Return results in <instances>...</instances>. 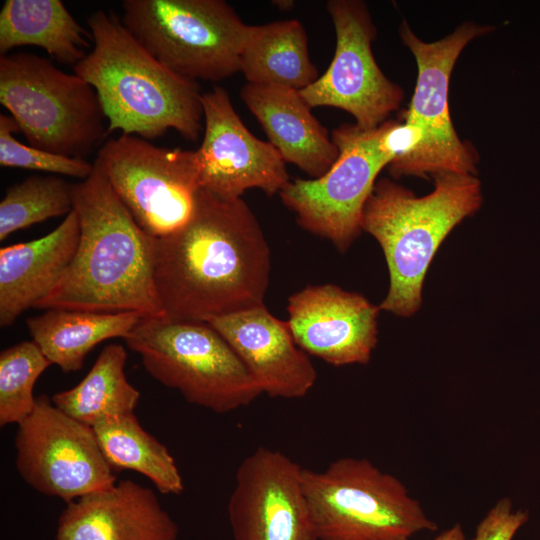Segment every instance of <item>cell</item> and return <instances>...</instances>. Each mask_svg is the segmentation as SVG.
I'll use <instances>...</instances> for the list:
<instances>
[{"mask_svg":"<svg viewBox=\"0 0 540 540\" xmlns=\"http://www.w3.org/2000/svg\"><path fill=\"white\" fill-rule=\"evenodd\" d=\"M121 21L168 69L196 81L240 72L248 26L223 0H124Z\"/></svg>","mask_w":540,"mask_h":540,"instance_id":"9","label":"cell"},{"mask_svg":"<svg viewBox=\"0 0 540 540\" xmlns=\"http://www.w3.org/2000/svg\"><path fill=\"white\" fill-rule=\"evenodd\" d=\"M126 359L121 344L105 346L86 376L76 386L55 393L51 402L91 427L107 417L134 412L140 392L125 375Z\"/></svg>","mask_w":540,"mask_h":540,"instance_id":"24","label":"cell"},{"mask_svg":"<svg viewBox=\"0 0 540 540\" xmlns=\"http://www.w3.org/2000/svg\"><path fill=\"white\" fill-rule=\"evenodd\" d=\"M272 3H274V5L277 6L281 10H288L294 5V1H291V0H278V1H273Z\"/></svg>","mask_w":540,"mask_h":540,"instance_id":"31","label":"cell"},{"mask_svg":"<svg viewBox=\"0 0 540 540\" xmlns=\"http://www.w3.org/2000/svg\"><path fill=\"white\" fill-rule=\"evenodd\" d=\"M207 323L231 346L264 394L298 399L314 386L317 372L307 353L296 344L287 321L264 304Z\"/></svg>","mask_w":540,"mask_h":540,"instance_id":"17","label":"cell"},{"mask_svg":"<svg viewBox=\"0 0 540 540\" xmlns=\"http://www.w3.org/2000/svg\"><path fill=\"white\" fill-rule=\"evenodd\" d=\"M19 132L11 115H0V165L56 173L81 180L88 178L94 164L84 158L67 157L19 142L13 134Z\"/></svg>","mask_w":540,"mask_h":540,"instance_id":"28","label":"cell"},{"mask_svg":"<svg viewBox=\"0 0 540 540\" xmlns=\"http://www.w3.org/2000/svg\"><path fill=\"white\" fill-rule=\"evenodd\" d=\"M529 514L514 509L510 498L499 499L478 523L471 540H512Z\"/></svg>","mask_w":540,"mask_h":540,"instance_id":"29","label":"cell"},{"mask_svg":"<svg viewBox=\"0 0 540 540\" xmlns=\"http://www.w3.org/2000/svg\"><path fill=\"white\" fill-rule=\"evenodd\" d=\"M89 34L61 0H6L0 11V54L37 46L51 58L76 65L90 48Z\"/></svg>","mask_w":540,"mask_h":540,"instance_id":"22","label":"cell"},{"mask_svg":"<svg viewBox=\"0 0 540 540\" xmlns=\"http://www.w3.org/2000/svg\"><path fill=\"white\" fill-rule=\"evenodd\" d=\"M93 164L91 175L74 188L80 224L75 255L34 308L165 316L154 283L156 238L138 225Z\"/></svg>","mask_w":540,"mask_h":540,"instance_id":"2","label":"cell"},{"mask_svg":"<svg viewBox=\"0 0 540 540\" xmlns=\"http://www.w3.org/2000/svg\"><path fill=\"white\" fill-rule=\"evenodd\" d=\"M432 540H466L464 529L460 523H455L445 529Z\"/></svg>","mask_w":540,"mask_h":540,"instance_id":"30","label":"cell"},{"mask_svg":"<svg viewBox=\"0 0 540 540\" xmlns=\"http://www.w3.org/2000/svg\"><path fill=\"white\" fill-rule=\"evenodd\" d=\"M483 201L476 175L441 173L434 190L422 197L382 178L362 213V230L380 244L389 271V290L379 308L410 317L422 304L424 279L448 234Z\"/></svg>","mask_w":540,"mask_h":540,"instance_id":"4","label":"cell"},{"mask_svg":"<svg viewBox=\"0 0 540 540\" xmlns=\"http://www.w3.org/2000/svg\"><path fill=\"white\" fill-rule=\"evenodd\" d=\"M95 162L134 220L153 238L177 231L192 216L200 189L195 150L160 147L122 134L101 146Z\"/></svg>","mask_w":540,"mask_h":540,"instance_id":"11","label":"cell"},{"mask_svg":"<svg viewBox=\"0 0 540 540\" xmlns=\"http://www.w3.org/2000/svg\"><path fill=\"white\" fill-rule=\"evenodd\" d=\"M240 72L247 83L278 85L298 91L319 78L310 59L307 33L297 19L249 25Z\"/></svg>","mask_w":540,"mask_h":540,"instance_id":"23","label":"cell"},{"mask_svg":"<svg viewBox=\"0 0 540 540\" xmlns=\"http://www.w3.org/2000/svg\"><path fill=\"white\" fill-rule=\"evenodd\" d=\"M52 363L34 341H23L0 353V425L19 424L33 411L34 385Z\"/></svg>","mask_w":540,"mask_h":540,"instance_id":"27","label":"cell"},{"mask_svg":"<svg viewBox=\"0 0 540 540\" xmlns=\"http://www.w3.org/2000/svg\"><path fill=\"white\" fill-rule=\"evenodd\" d=\"M87 24L93 47L73 71L95 89L107 134L120 130L152 140L173 129L195 142L204 128L198 82L159 62L114 13L98 10Z\"/></svg>","mask_w":540,"mask_h":540,"instance_id":"3","label":"cell"},{"mask_svg":"<svg viewBox=\"0 0 540 540\" xmlns=\"http://www.w3.org/2000/svg\"><path fill=\"white\" fill-rule=\"evenodd\" d=\"M204 136L195 150L199 187L224 199L258 188L271 196L290 181L286 162L269 142L254 136L221 86L202 94Z\"/></svg>","mask_w":540,"mask_h":540,"instance_id":"14","label":"cell"},{"mask_svg":"<svg viewBox=\"0 0 540 540\" xmlns=\"http://www.w3.org/2000/svg\"><path fill=\"white\" fill-rule=\"evenodd\" d=\"M326 8L336 33L334 57L326 72L300 93L312 108L342 109L360 128H377L400 107L404 91L385 76L373 56L377 32L367 4L330 0Z\"/></svg>","mask_w":540,"mask_h":540,"instance_id":"13","label":"cell"},{"mask_svg":"<svg viewBox=\"0 0 540 540\" xmlns=\"http://www.w3.org/2000/svg\"><path fill=\"white\" fill-rule=\"evenodd\" d=\"M178 526L150 488L126 479L67 503L57 540H176Z\"/></svg>","mask_w":540,"mask_h":540,"instance_id":"18","label":"cell"},{"mask_svg":"<svg viewBox=\"0 0 540 540\" xmlns=\"http://www.w3.org/2000/svg\"><path fill=\"white\" fill-rule=\"evenodd\" d=\"M144 317L139 312L100 313L47 309L26 320L38 347L63 372L79 371L88 353L107 339L125 338Z\"/></svg>","mask_w":540,"mask_h":540,"instance_id":"21","label":"cell"},{"mask_svg":"<svg viewBox=\"0 0 540 540\" xmlns=\"http://www.w3.org/2000/svg\"><path fill=\"white\" fill-rule=\"evenodd\" d=\"M331 139L339 150L331 168L319 178L290 180L279 195L303 229L344 253L363 231L364 205L378 174L411 153L421 133L404 122L387 120L369 130L343 123Z\"/></svg>","mask_w":540,"mask_h":540,"instance_id":"5","label":"cell"},{"mask_svg":"<svg viewBox=\"0 0 540 540\" xmlns=\"http://www.w3.org/2000/svg\"><path fill=\"white\" fill-rule=\"evenodd\" d=\"M0 103L30 146L54 154L83 158L107 134L95 89L36 54L0 56Z\"/></svg>","mask_w":540,"mask_h":540,"instance_id":"8","label":"cell"},{"mask_svg":"<svg viewBox=\"0 0 540 540\" xmlns=\"http://www.w3.org/2000/svg\"><path fill=\"white\" fill-rule=\"evenodd\" d=\"M269 245L242 198L200 188L187 223L156 239L154 283L166 318L208 322L264 304Z\"/></svg>","mask_w":540,"mask_h":540,"instance_id":"1","label":"cell"},{"mask_svg":"<svg viewBox=\"0 0 540 540\" xmlns=\"http://www.w3.org/2000/svg\"><path fill=\"white\" fill-rule=\"evenodd\" d=\"M301 482L317 540H411L438 529L399 478L366 458L302 468Z\"/></svg>","mask_w":540,"mask_h":540,"instance_id":"6","label":"cell"},{"mask_svg":"<svg viewBox=\"0 0 540 540\" xmlns=\"http://www.w3.org/2000/svg\"><path fill=\"white\" fill-rule=\"evenodd\" d=\"M240 96L285 162L313 179L331 168L339 155L338 147L300 91L246 83Z\"/></svg>","mask_w":540,"mask_h":540,"instance_id":"19","label":"cell"},{"mask_svg":"<svg viewBox=\"0 0 540 540\" xmlns=\"http://www.w3.org/2000/svg\"><path fill=\"white\" fill-rule=\"evenodd\" d=\"M493 30V26L465 22L442 39L425 42L407 21H402L400 38L413 54L418 70L403 122L420 131L421 141L410 154L388 165L393 178L476 174L478 154L472 144L458 137L450 118L449 83L456 61L467 44Z\"/></svg>","mask_w":540,"mask_h":540,"instance_id":"10","label":"cell"},{"mask_svg":"<svg viewBox=\"0 0 540 540\" xmlns=\"http://www.w3.org/2000/svg\"><path fill=\"white\" fill-rule=\"evenodd\" d=\"M92 428L113 469L144 475L162 494L182 493L184 483L173 456L141 426L134 412L107 417Z\"/></svg>","mask_w":540,"mask_h":540,"instance_id":"25","label":"cell"},{"mask_svg":"<svg viewBox=\"0 0 540 540\" xmlns=\"http://www.w3.org/2000/svg\"><path fill=\"white\" fill-rule=\"evenodd\" d=\"M16 468L38 492L69 503L114 485L113 467L91 426L58 409L47 395L18 424Z\"/></svg>","mask_w":540,"mask_h":540,"instance_id":"12","label":"cell"},{"mask_svg":"<svg viewBox=\"0 0 540 540\" xmlns=\"http://www.w3.org/2000/svg\"><path fill=\"white\" fill-rule=\"evenodd\" d=\"M145 370L191 404L223 414L248 406L261 388L207 322L142 317L124 338Z\"/></svg>","mask_w":540,"mask_h":540,"instance_id":"7","label":"cell"},{"mask_svg":"<svg viewBox=\"0 0 540 540\" xmlns=\"http://www.w3.org/2000/svg\"><path fill=\"white\" fill-rule=\"evenodd\" d=\"M80 238L73 209L49 234L0 250V326L12 325L42 300L71 263Z\"/></svg>","mask_w":540,"mask_h":540,"instance_id":"20","label":"cell"},{"mask_svg":"<svg viewBox=\"0 0 540 540\" xmlns=\"http://www.w3.org/2000/svg\"><path fill=\"white\" fill-rule=\"evenodd\" d=\"M302 468L260 446L235 474L227 512L234 540H317L304 496Z\"/></svg>","mask_w":540,"mask_h":540,"instance_id":"15","label":"cell"},{"mask_svg":"<svg viewBox=\"0 0 540 540\" xmlns=\"http://www.w3.org/2000/svg\"><path fill=\"white\" fill-rule=\"evenodd\" d=\"M75 184L54 175L30 176L10 186L0 202V240L74 209Z\"/></svg>","mask_w":540,"mask_h":540,"instance_id":"26","label":"cell"},{"mask_svg":"<svg viewBox=\"0 0 540 540\" xmlns=\"http://www.w3.org/2000/svg\"><path fill=\"white\" fill-rule=\"evenodd\" d=\"M379 306L334 284L310 285L288 299L296 344L333 365L367 364L378 342Z\"/></svg>","mask_w":540,"mask_h":540,"instance_id":"16","label":"cell"}]
</instances>
